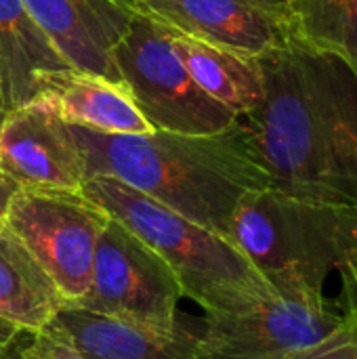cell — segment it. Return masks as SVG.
<instances>
[{
	"label": "cell",
	"mask_w": 357,
	"mask_h": 359,
	"mask_svg": "<svg viewBox=\"0 0 357 359\" xmlns=\"http://www.w3.org/2000/svg\"><path fill=\"white\" fill-rule=\"evenodd\" d=\"M265 97L240 116L274 189L357 206V76L297 40L259 57Z\"/></svg>",
	"instance_id": "cell-1"
},
{
	"label": "cell",
	"mask_w": 357,
	"mask_h": 359,
	"mask_svg": "<svg viewBox=\"0 0 357 359\" xmlns=\"http://www.w3.org/2000/svg\"><path fill=\"white\" fill-rule=\"evenodd\" d=\"M67 126L86 179H118L225 238L238 202L271 187L240 118L215 135H107Z\"/></svg>",
	"instance_id": "cell-2"
},
{
	"label": "cell",
	"mask_w": 357,
	"mask_h": 359,
	"mask_svg": "<svg viewBox=\"0 0 357 359\" xmlns=\"http://www.w3.org/2000/svg\"><path fill=\"white\" fill-rule=\"evenodd\" d=\"M227 238L280 294L339 307L326 294L337 276L357 297V206L265 187L238 202Z\"/></svg>",
	"instance_id": "cell-3"
},
{
	"label": "cell",
	"mask_w": 357,
	"mask_h": 359,
	"mask_svg": "<svg viewBox=\"0 0 357 359\" xmlns=\"http://www.w3.org/2000/svg\"><path fill=\"white\" fill-rule=\"evenodd\" d=\"M82 194L154 248L177 276L183 297L206 316L238 311L278 294L229 238L118 179H86Z\"/></svg>",
	"instance_id": "cell-4"
},
{
	"label": "cell",
	"mask_w": 357,
	"mask_h": 359,
	"mask_svg": "<svg viewBox=\"0 0 357 359\" xmlns=\"http://www.w3.org/2000/svg\"><path fill=\"white\" fill-rule=\"evenodd\" d=\"M120 84L154 130L181 135H215L238 116L206 95L177 57L168 32L133 15L114 48Z\"/></svg>",
	"instance_id": "cell-5"
},
{
	"label": "cell",
	"mask_w": 357,
	"mask_h": 359,
	"mask_svg": "<svg viewBox=\"0 0 357 359\" xmlns=\"http://www.w3.org/2000/svg\"><path fill=\"white\" fill-rule=\"evenodd\" d=\"M2 221L25 244L61 299L67 305L80 303L109 215L82 191L17 189Z\"/></svg>",
	"instance_id": "cell-6"
},
{
	"label": "cell",
	"mask_w": 357,
	"mask_h": 359,
	"mask_svg": "<svg viewBox=\"0 0 357 359\" xmlns=\"http://www.w3.org/2000/svg\"><path fill=\"white\" fill-rule=\"evenodd\" d=\"M181 299V284L166 261L109 217L97 240L88 290L76 305L158 332H175Z\"/></svg>",
	"instance_id": "cell-7"
},
{
	"label": "cell",
	"mask_w": 357,
	"mask_h": 359,
	"mask_svg": "<svg viewBox=\"0 0 357 359\" xmlns=\"http://www.w3.org/2000/svg\"><path fill=\"white\" fill-rule=\"evenodd\" d=\"M345 316L335 305L278 292L238 311L206 316L198 359H284L322 341Z\"/></svg>",
	"instance_id": "cell-8"
},
{
	"label": "cell",
	"mask_w": 357,
	"mask_h": 359,
	"mask_svg": "<svg viewBox=\"0 0 357 359\" xmlns=\"http://www.w3.org/2000/svg\"><path fill=\"white\" fill-rule=\"evenodd\" d=\"M130 15L246 57H263L290 38L284 13L255 0H118Z\"/></svg>",
	"instance_id": "cell-9"
},
{
	"label": "cell",
	"mask_w": 357,
	"mask_h": 359,
	"mask_svg": "<svg viewBox=\"0 0 357 359\" xmlns=\"http://www.w3.org/2000/svg\"><path fill=\"white\" fill-rule=\"evenodd\" d=\"M0 170L19 189L82 191V158L69 126L29 101L0 124Z\"/></svg>",
	"instance_id": "cell-10"
},
{
	"label": "cell",
	"mask_w": 357,
	"mask_h": 359,
	"mask_svg": "<svg viewBox=\"0 0 357 359\" xmlns=\"http://www.w3.org/2000/svg\"><path fill=\"white\" fill-rule=\"evenodd\" d=\"M23 4L72 69L120 84L114 48L133 15L118 0H23Z\"/></svg>",
	"instance_id": "cell-11"
},
{
	"label": "cell",
	"mask_w": 357,
	"mask_h": 359,
	"mask_svg": "<svg viewBox=\"0 0 357 359\" xmlns=\"http://www.w3.org/2000/svg\"><path fill=\"white\" fill-rule=\"evenodd\" d=\"M32 101L72 126L107 135L154 133L122 84L72 67L40 74L38 95Z\"/></svg>",
	"instance_id": "cell-12"
},
{
	"label": "cell",
	"mask_w": 357,
	"mask_h": 359,
	"mask_svg": "<svg viewBox=\"0 0 357 359\" xmlns=\"http://www.w3.org/2000/svg\"><path fill=\"white\" fill-rule=\"evenodd\" d=\"M55 322L84 359H198V334L181 326L158 332L67 303Z\"/></svg>",
	"instance_id": "cell-13"
},
{
	"label": "cell",
	"mask_w": 357,
	"mask_h": 359,
	"mask_svg": "<svg viewBox=\"0 0 357 359\" xmlns=\"http://www.w3.org/2000/svg\"><path fill=\"white\" fill-rule=\"evenodd\" d=\"M69 69L53 42L29 17L23 0H0V107L27 105L38 95V76Z\"/></svg>",
	"instance_id": "cell-14"
},
{
	"label": "cell",
	"mask_w": 357,
	"mask_h": 359,
	"mask_svg": "<svg viewBox=\"0 0 357 359\" xmlns=\"http://www.w3.org/2000/svg\"><path fill=\"white\" fill-rule=\"evenodd\" d=\"M63 305L50 278L0 219V320L36 334L55 322Z\"/></svg>",
	"instance_id": "cell-15"
},
{
	"label": "cell",
	"mask_w": 357,
	"mask_h": 359,
	"mask_svg": "<svg viewBox=\"0 0 357 359\" xmlns=\"http://www.w3.org/2000/svg\"><path fill=\"white\" fill-rule=\"evenodd\" d=\"M168 38L189 76L215 101L238 118L261 105L265 82L259 59L175 32H168Z\"/></svg>",
	"instance_id": "cell-16"
},
{
	"label": "cell",
	"mask_w": 357,
	"mask_h": 359,
	"mask_svg": "<svg viewBox=\"0 0 357 359\" xmlns=\"http://www.w3.org/2000/svg\"><path fill=\"white\" fill-rule=\"evenodd\" d=\"M290 38L339 57L357 76V0H280Z\"/></svg>",
	"instance_id": "cell-17"
},
{
	"label": "cell",
	"mask_w": 357,
	"mask_h": 359,
	"mask_svg": "<svg viewBox=\"0 0 357 359\" xmlns=\"http://www.w3.org/2000/svg\"><path fill=\"white\" fill-rule=\"evenodd\" d=\"M284 359H357V309L349 311L322 341Z\"/></svg>",
	"instance_id": "cell-18"
},
{
	"label": "cell",
	"mask_w": 357,
	"mask_h": 359,
	"mask_svg": "<svg viewBox=\"0 0 357 359\" xmlns=\"http://www.w3.org/2000/svg\"><path fill=\"white\" fill-rule=\"evenodd\" d=\"M19 359H84L76 347L72 345L69 337L63 328L53 322L40 332L32 334V343L21 351Z\"/></svg>",
	"instance_id": "cell-19"
},
{
	"label": "cell",
	"mask_w": 357,
	"mask_h": 359,
	"mask_svg": "<svg viewBox=\"0 0 357 359\" xmlns=\"http://www.w3.org/2000/svg\"><path fill=\"white\" fill-rule=\"evenodd\" d=\"M17 189L19 187L13 185V183H0V219H4V212L8 208V202H11V198L15 196Z\"/></svg>",
	"instance_id": "cell-20"
},
{
	"label": "cell",
	"mask_w": 357,
	"mask_h": 359,
	"mask_svg": "<svg viewBox=\"0 0 357 359\" xmlns=\"http://www.w3.org/2000/svg\"><path fill=\"white\" fill-rule=\"evenodd\" d=\"M255 2H259V4H263V6H269V8H278V11H282L280 0H255Z\"/></svg>",
	"instance_id": "cell-21"
},
{
	"label": "cell",
	"mask_w": 357,
	"mask_h": 359,
	"mask_svg": "<svg viewBox=\"0 0 357 359\" xmlns=\"http://www.w3.org/2000/svg\"><path fill=\"white\" fill-rule=\"evenodd\" d=\"M4 116H6V111H4V109L0 107V124H2V120H4ZM0 183H11V181H8V179H6V177L2 175V170H0ZM13 185H15V183H13Z\"/></svg>",
	"instance_id": "cell-22"
}]
</instances>
